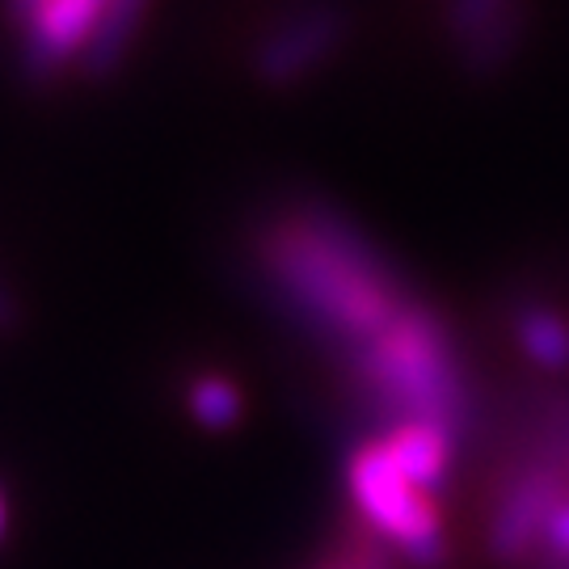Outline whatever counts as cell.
Instances as JSON below:
<instances>
[{"instance_id":"obj_1","label":"cell","mask_w":569,"mask_h":569,"mask_svg":"<svg viewBox=\"0 0 569 569\" xmlns=\"http://www.w3.org/2000/svg\"><path fill=\"white\" fill-rule=\"evenodd\" d=\"M258 270L342 367L413 305L388 258L338 211L296 203L258 228Z\"/></svg>"},{"instance_id":"obj_2","label":"cell","mask_w":569,"mask_h":569,"mask_svg":"<svg viewBox=\"0 0 569 569\" xmlns=\"http://www.w3.org/2000/svg\"><path fill=\"white\" fill-rule=\"evenodd\" d=\"M350 385L367 406L397 422H435L460 435L468 413L465 367L448 326L422 300L392 321L388 333L346 363Z\"/></svg>"},{"instance_id":"obj_3","label":"cell","mask_w":569,"mask_h":569,"mask_svg":"<svg viewBox=\"0 0 569 569\" xmlns=\"http://www.w3.org/2000/svg\"><path fill=\"white\" fill-rule=\"evenodd\" d=\"M346 493L363 528L385 540L401 561L418 569H439L448 561V528L439 498L409 481L380 435L346 456Z\"/></svg>"},{"instance_id":"obj_4","label":"cell","mask_w":569,"mask_h":569,"mask_svg":"<svg viewBox=\"0 0 569 569\" xmlns=\"http://www.w3.org/2000/svg\"><path fill=\"white\" fill-rule=\"evenodd\" d=\"M346 34H350V18L342 4L305 0L258 34L249 72L266 89H296V84L312 81L317 72H326L333 56L346 47Z\"/></svg>"},{"instance_id":"obj_5","label":"cell","mask_w":569,"mask_h":569,"mask_svg":"<svg viewBox=\"0 0 569 569\" xmlns=\"http://www.w3.org/2000/svg\"><path fill=\"white\" fill-rule=\"evenodd\" d=\"M106 4L110 0H4V21L13 30L26 72L30 77L77 72Z\"/></svg>"},{"instance_id":"obj_6","label":"cell","mask_w":569,"mask_h":569,"mask_svg":"<svg viewBox=\"0 0 569 569\" xmlns=\"http://www.w3.org/2000/svg\"><path fill=\"white\" fill-rule=\"evenodd\" d=\"M443 26L472 72L507 60L523 30V0H443Z\"/></svg>"},{"instance_id":"obj_7","label":"cell","mask_w":569,"mask_h":569,"mask_svg":"<svg viewBox=\"0 0 569 569\" xmlns=\"http://www.w3.org/2000/svg\"><path fill=\"white\" fill-rule=\"evenodd\" d=\"M557 481L549 472H528L519 477L515 486L502 493V502L493 510V523H489V545L498 557H519L528 552V545L545 531L549 510L557 507Z\"/></svg>"},{"instance_id":"obj_8","label":"cell","mask_w":569,"mask_h":569,"mask_svg":"<svg viewBox=\"0 0 569 569\" xmlns=\"http://www.w3.org/2000/svg\"><path fill=\"white\" fill-rule=\"evenodd\" d=\"M148 18H152V0H110L98 26H93V34H89V47H84L81 63H77V77L106 81V77L122 72L127 56L143 39Z\"/></svg>"},{"instance_id":"obj_9","label":"cell","mask_w":569,"mask_h":569,"mask_svg":"<svg viewBox=\"0 0 569 569\" xmlns=\"http://www.w3.org/2000/svg\"><path fill=\"white\" fill-rule=\"evenodd\" d=\"M380 439L409 481H418L430 493L443 489L456 460V430L435 427V422H397V427H385Z\"/></svg>"},{"instance_id":"obj_10","label":"cell","mask_w":569,"mask_h":569,"mask_svg":"<svg viewBox=\"0 0 569 569\" xmlns=\"http://www.w3.org/2000/svg\"><path fill=\"white\" fill-rule=\"evenodd\" d=\"M182 401L190 422L199 430H207V435H224V430L241 427L244 418V388L228 371H216V367L194 371L186 380Z\"/></svg>"},{"instance_id":"obj_11","label":"cell","mask_w":569,"mask_h":569,"mask_svg":"<svg viewBox=\"0 0 569 569\" xmlns=\"http://www.w3.org/2000/svg\"><path fill=\"white\" fill-rule=\"evenodd\" d=\"M515 346L523 359L540 371H566L569 367V321L549 305H523L510 321Z\"/></svg>"},{"instance_id":"obj_12","label":"cell","mask_w":569,"mask_h":569,"mask_svg":"<svg viewBox=\"0 0 569 569\" xmlns=\"http://www.w3.org/2000/svg\"><path fill=\"white\" fill-rule=\"evenodd\" d=\"M540 540L549 545L552 557L569 561V502H557V507L549 510V519H545V531H540Z\"/></svg>"},{"instance_id":"obj_13","label":"cell","mask_w":569,"mask_h":569,"mask_svg":"<svg viewBox=\"0 0 569 569\" xmlns=\"http://www.w3.org/2000/svg\"><path fill=\"white\" fill-rule=\"evenodd\" d=\"M21 329V296L9 283V274L0 270V338H13Z\"/></svg>"},{"instance_id":"obj_14","label":"cell","mask_w":569,"mask_h":569,"mask_svg":"<svg viewBox=\"0 0 569 569\" xmlns=\"http://www.w3.org/2000/svg\"><path fill=\"white\" fill-rule=\"evenodd\" d=\"M329 569H380L371 557H346V561H338V566H329Z\"/></svg>"},{"instance_id":"obj_15","label":"cell","mask_w":569,"mask_h":569,"mask_svg":"<svg viewBox=\"0 0 569 569\" xmlns=\"http://www.w3.org/2000/svg\"><path fill=\"white\" fill-rule=\"evenodd\" d=\"M4 528H9V502H4V493H0V540H4Z\"/></svg>"}]
</instances>
